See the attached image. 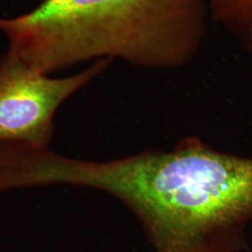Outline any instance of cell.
Wrapping results in <instances>:
<instances>
[{"mask_svg":"<svg viewBox=\"0 0 252 252\" xmlns=\"http://www.w3.org/2000/svg\"><path fill=\"white\" fill-rule=\"evenodd\" d=\"M27 188L74 185L105 191L139 220L154 252L250 250L252 158L222 153L199 137L94 162L31 148L20 162Z\"/></svg>","mask_w":252,"mask_h":252,"instance_id":"obj_1","label":"cell"},{"mask_svg":"<svg viewBox=\"0 0 252 252\" xmlns=\"http://www.w3.org/2000/svg\"><path fill=\"white\" fill-rule=\"evenodd\" d=\"M112 62L101 59L72 76L52 78L8 51L0 54V143L49 147L57 110Z\"/></svg>","mask_w":252,"mask_h":252,"instance_id":"obj_3","label":"cell"},{"mask_svg":"<svg viewBox=\"0 0 252 252\" xmlns=\"http://www.w3.org/2000/svg\"><path fill=\"white\" fill-rule=\"evenodd\" d=\"M206 0H41L0 17L8 52L38 72L119 59L147 69H178L206 39Z\"/></svg>","mask_w":252,"mask_h":252,"instance_id":"obj_2","label":"cell"}]
</instances>
